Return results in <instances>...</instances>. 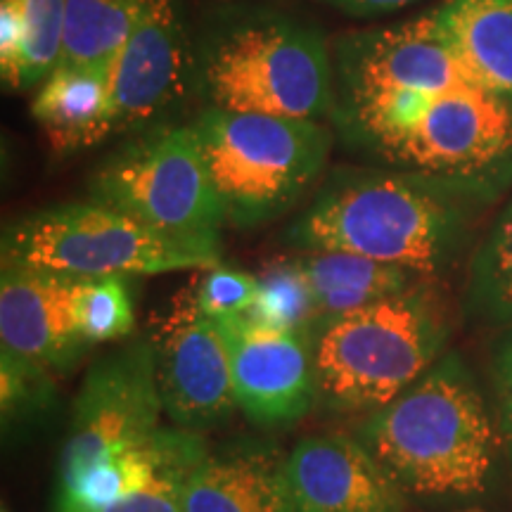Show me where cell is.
Segmentation results:
<instances>
[{"label":"cell","mask_w":512,"mask_h":512,"mask_svg":"<svg viewBox=\"0 0 512 512\" xmlns=\"http://www.w3.org/2000/svg\"><path fill=\"white\" fill-rule=\"evenodd\" d=\"M498 434L470 368L448 354L368 413L356 437L406 494L472 498L484 494L494 475Z\"/></svg>","instance_id":"cell-1"},{"label":"cell","mask_w":512,"mask_h":512,"mask_svg":"<svg viewBox=\"0 0 512 512\" xmlns=\"http://www.w3.org/2000/svg\"><path fill=\"white\" fill-rule=\"evenodd\" d=\"M460 197L399 171H339L287 230L299 252H347L418 278L448 268L463 240Z\"/></svg>","instance_id":"cell-2"},{"label":"cell","mask_w":512,"mask_h":512,"mask_svg":"<svg viewBox=\"0 0 512 512\" xmlns=\"http://www.w3.org/2000/svg\"><path fill=\"white\" fill-rule=\"evenodd\" d=\"M197 76L211 107L292 119L332 117L335 64L309 24L252 12L223 19L200 50Z\"/></svg>","instance_id":"cell-3"},{"label":"cell","mask_w":512,"mask_h":512,"mask_svg":"<svg viewBox=\"0 0 512 512\" xmlns=\"http://www.w3.org/2000/svg\"><path fill=\"white\" fill-rule=\"evenodd\" d=\"M446 337L422 287L325 320L311 335L318 399L335 411L373 413L444 356Z\"/></svg>","instance_id":"cell-4"},{"label":"cell","mask_w":512,"mask_h":512,"mask_svg":"<svg viewBox=\"0 0 512 512\" xmlns=\"http://www.w3.org/2000/svg\"><path fill=\"white\" fill-rule=\"evenodd\" d=\"M226 223L252 228L294 204L320 176L332 136L323 121L209 107L195 121Z\"/></svg>","instance_id":"cell-5"},{"label":"cell","mask_w":512,"mask_h":512,"mask_svg":"<svg viewBox=\"0 0 512 512\" xmlns=\"http://www.w3.org/2000/svg\"><path fill=\"white\" fill-rule=\"evenodd\" d=\"M3 266L67 278L209 271L221 247L159 233L100 202L57 204L12 221L3 233Z\"/></svg>","instance_id":"cell-6"},{"label":"cell","mask_w":512,"mask_h":512,"mask_svg":"<svg viewBox=\"0 0 512 512\" xmlns=\"http://www.w3.org/2000/svg\"><path fill=\"white\" fill-rule=\"evenodd\" d=\"M91 200L126 211L159 233L221 247L226 223L195 126H162L100 164Z\"/></svg>","instance_id":"cell-7"},{"label":"cell","mask_w":512,"mask_h":512,"mask_svg":"<svg viewBox=\"0 0 512 512\" xmlns=\"http://www.w3.org/2000/svg\"><path fill=\"white\" fill-rule=\"evenodd\" d=\"M162 415L150 337L133 339L98 358L74 399L57 491L69 489L93 467L150 446L164 427Z\"/></svg>","instance_id":"cell-8"},{"label":"cell","mask_w":512,"mask_h":512,"mask_svg":"<svg viewBox=\"0 0 512 512\" xmlns=\"http://www.w3.org/2000/svg\"><path fill=\"white\" fill-rule=\"evenodd\" d=\"M157 387L171 425L202 432L238 408L226 337L197 306L195 287L176 299L150 337Z\"/></svg>","instance_id":"cell-9"},{"label":"cell","mask_w":512,"mask_h":512,"mask_svg":"<svg viewBox=\"0 0 512 512\" xmlns=\"http://www.w3.org/2000/svg\"><path fill=\"white\" fill-rule=\"evenodd\" d=\"M197 74L176 0H138L110 67V136L150 124L178 105Z\"/></svg>","instance_id":"cell-10"},{"label":"cell","mask_w":512,"mask_h":512,"mask_svg":"<svg viewBox=\"0 0 512 512\" xmlns=\"http://www.w3.org/2000/svg\"><path fill=\"white\" fill-rule=\"evenodd\" d=\"M216 323L226 337L240 411L264 427L302 420L318 399L309 332L268 328L247 313Z\"/></svg>","instance_id":"cell-11"},{"label":"cell","mask_w":512,"mask_h":512,"mask_svg":"<svg viewBox=\"0 0 512 512\" xmlns=\"http://www.w3.org/2000/svg\"><path fill=\"white\" fill-rule=\"evenodd\" d=\"M79 278L3 266L0 354L55 375L88 349L76 323Z\"/></svg>","instance_id":"cell-12"},{"label":"cell","mask_w":512,"mask_h":512,"mask_svg":"<svg viewBox=\"0 0 512 512\" xmlns=\"http://www.w3.org/2000/svg\"><path fill=\"white\" fill-rule=\"evenodd\" d=\"M297 512H403L406 491L358 437L316 434L287 456Z\"/></svg>","instance_id":"cell-13"},{"label":"cell","mask_w":512,"mask_h":512,"mask_svg":"<svg viewBox=\"0 0 512 512\" xmlns=\"http://www.w3.org/2000/svg\"><path fill=\"white\" fill-rule=\"evenodd\" d=\"M183 512H297L287 456L271 446L209 453L192 472Z\"/></svg>","instance_id":"cell-14"},{"label":"cell","mask_w":512,"mask_h":512,"mask_svg":"<svg viewBox=\"0 0 512 512\" xmlns=\"http://www.w3.org/2000/svg\"><path fill=\"white\" fill-rule=\"evenodd\" d=\"M110 67L60 62L38 86L31 117L55 152L69 155L110 138Z\"/></svg>","instance_id":"cell-15"},{"label":"cell","mask_w":512,"mask_h":512,"mask_svg":"<svg viewBox=\"0 0 512 512\" xmlns=\"http://www.w3.org/2000/svg\"><path fill=\"white\" fill-rule=\"evenodd\" d=\"M439 15L479 83L512 105V0H446Z\"/></svg>","instance_id":"cell-16"},{"label":"cell","mask_w":512,"mask_h":512,"mask_svg":"<svg viewBox=\"0 0 512 512\" xmlns=\"http://www.w3.org/2000/svg\"><path fill=\"white\" fill-rule=\"evenodd\" d=\"M318 302V325L384 297L406 292L418 275L347 252H302L297 256Z\"/></svg>","instance_id":"cell-17"},{"label":"cell","mask_w":512,"mask_h":512,"mask_svg":"<svg viewBox=\"0 0 512 512\" xmlns=\"http://www.w3.org/2000/svg\"><path fill=\"white\" fill-rule=\"evenodd\" d=\"M209 456L200 432L162 427L150 477L107 512H183L185 489L195 467Z\"/></svg>","instance_id":"cell-18"},{"label":"cell","mask_w":512,"mask_h":512,"mask_svg":"<svg viewBox=\"0 0 512 512\" xmlns=\"http://www.w3.org/2000/svg\"><path fill=\"white\" fill-rule=\"evenodd\" d=\"M136 12L138 0H67L62 62L112 64Z\"/></svg>","instance_id":"cell-19"},{"label":"cell","mask_w":512,"mask_h":512,"mask_svg":"<svg viewBox=\"0 0 512 512\" xmlns=\"http://www.w3.org/2000/svg\"><path fill=\"white\" fill-rule=\"evenodd\" d=\"M467 302L486 323L512 325V202L472 259Z\"/></svg>","instance_id":"cell-20"},{"label":"cell","mask_w":512,"mask_h":512,"mask_svg":"<svg viewBox=\"0 0 512 512\" xmlns=\"http://www.w3.org/2000/svg\"><path fill=\"white\" fill-rule=\"evenodd\" d=\"M256 323L275 330L309 332L318 328V302L297 256L275 259L259 275V294L247 311Z\"/></svg>","instance_id":"cell-21"},{"label":"cell","mask_w":512,"mask_h":512,"mask_svg":"<svg viewBox=\"0 0 512 512\" xmlns=\"http://www.w3.org/2000/svg\"><path fill=\"white\" fill-rule=\"evenodd\" d=\"M22 22V60L12 91L41 86L62 62L67 0H10Z\"/></svg>","instance_id":"cell-22"},{"label":"cell","mask_w":512,"mask_h":512,"mask_svg":"<svg viewBox=\"0 0 512 512\" xmlns=\"http://www.w3.org/2000/svg\"><path fill=\"white\" fill-rule=\"evenodd\" d=\"M76 323L88 347L131 337L136 313L124 275L81 280L76 290Z\"/></svg>","instance_id":"cell-23"},{"label":"cell","mask_w":512,"mask_h":512,"mask_svg":"<svg viewBox=\"0 0 512 512\" xmlns=\"http://www.w3.org/2000/svg\"><path fill=\"white\" fill-rule=\"evenodd\" d=\"M259 294V275L238 271V268L214 266L204 271L195 287L197 306L204 316L223 320L242 316L252 309Z\"/></svg>","instance_id":"cell-24"},{"label":"cell","mask_w":512,"mask_h":512,"mask_svg":"<svg viewBox=\"0 0 512 512\" xmlns=\"http://www.w3.org/2000/svg\"><path fill=\"white\" fill-rule=\"evenodd\" d=\"M0 406L3 422L12 425L17 420H27L38 408L46 406L50 387V373L17 361L8 354H0Z\"/></svg>","instance_id":"cell-25"},{"label":"cell","mask_w":512,"mask_h":512,"mask_svg":"<svg viewBox=\"0 0 512 512\" xmlns=\"http://www.w3.org/2000/svg\"><path fill=\"white\" fill-rule=\"evenodd\" d=\"M494 392L498 432H501L512 453V330L498 344L494 356Z\"/></svg>","instance_id":"cell-26"},{"label":"cell","mask_w":512,"mask_h":512,"mask_svg":"<svg viewBox=\"0 0 512 512\" xmlns=\"http://www.w3.org/2000/svg\"><path fill=\"white\" fill-rule=\"evenodd\" d=\"M332 8L347 12L354 17H373L384 15V12H396L406 5L418 3V0H325Z\"/></svg>","instance_id":"cell-27"},{"label":"cell","mask_w":512,"mask_h":512,"mask_svg":"<svg viewBox=\"0 0 512 512\" xmlns=\"http://www.w3.org/2000/svg\"><path fill=\"white\" fill-rule=\"evenodd\" d=\"M3 512H8V510H3Z\"/></svg>","instance_id":"cell-28"}]
</instances>
